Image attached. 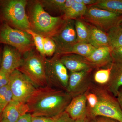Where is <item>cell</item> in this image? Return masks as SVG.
<instances>
[{"instance_id": "4", "label": "cell", "mask_w": 122, "mask_h": 122, "mask_svg": "<svg viewBox=\"0 0 122 122\" xmlns=\"http://www.w3.org/2000/svg\"><path fill=\"white\" fill-rule=\"evenodd\" d=\"M26 0H1L0 3V20L14 28L26 32L30 30L26 9Z\"/></svg>"}, {"instance_id": "31", "label": "cell", "mask_w": 122, "mask_h": 122, "mask_svg": "<svg viewBox=\"0 0 122 122\" xmlns=\"http://www.w3.org/2000/svg\"><path fill=\"white\" fill-rule=\"evenodd\" d=\"M10 74L0 69V89L9 83Z\"/></svg>"}, {"instance_id": "33", "label": "cell", "mask_w": 122, "mask_h": 122, "mask_svg": "<svg viewBox=\"0 0 122 122\" xmlns=\"http://www.w3.org/2000/svg\"><path fill=\"white\" fill-rule=\"evenodd\" d=\"M73 120L65 111L58 116L54 122H73Z\"/></svg>"}, {"instance_id": "5", "label": "cell", "mask_w": 122, "mask_h": 122, "mask_svg": "<svg viewBox=\"0 0 122 122\" xmlns=\"http://www.w3.org/2000/svg\"><path fill=\"white\" fill-rule=\"evenodd\" d=\"M24 55L22 64L17 70L25 75L36 88L48 86L46 75V57L34 49Z\"/></svg>"}, {"instance_id": "24", "label": "cell", "mask_w": 122, "mask_h": 122, "mask_svg": "<svg viewBox=\"0 0 122 122\" xmlns=\"http://www.w3.org/2000/svg\"><path fill=\"white\" fill-rule=\"evenodd\" d=\"M96 48L90 43L78 42L74 46L70 54L78 55L86 58Z\"/></svg>"}, {"instance_id": "2", "label": "cell", "mask_w": 122, "mask_h": 122, "mask_svg": "<svg viewBox=\"0 0 122 122\" xmlns=\"http://www.w3.org/2000/svg\"><path fill=\"white\" fill-rule=\"evenodd\" d=\"M27 7L30 30L44 36L51 37L65 20L61 16H53L48 13L39 0L28 1Z\"/></svg>"}, {"instance_id": "11", "label": "cell", "mask_w": 122, "mask_h": 122, "mask_svg": "<svg viewBox=\"0 0 122 122\" xmlns=\"http://www.w3.org/2000/svg\"><path fill=\"white\" fill-rule=\"evenodd\" d=\"M91 72L84 71L70 73L66 92L72 98L85 94L89 89L92 83Z\"/></svg>"}, {"instance_id": "10", "label": "cell", "mask_w": 122, "mask_h": 122, "mask_svg": "<svg viewBox=\"0 0 122 122\" xmlns=\"http://www.w3.org/2000/svg\"><path fill=\"white\" fill-rule=\"evenodd\" d=\"M9 85L13 100L24 103H26L36 89L31 81L17 69L10 74Z\"/></svg>"}, {"instance_id": "1", "label": "cell", "mask_w": 122, "mask_h": 122, "mask_svg": "<svg viewBox=\"0 0 122 122\" xmlns=\"http://www.w3.org/2000/svg\"><path fill=\"white\" fill-rule=\"evenodd\" d=\"M72 98L66 92L47 86L36 88L26 103L32 115L54 117L65 111Z\"/></svg>"}, {"instance_id": "20", "label": "cell", "mask_w": 122, "mask_h": 122, "mask_svg": "<svg viewBox=\"0 0 122 122\" xmlns=\"http://www.w3.org/2000/svg\"><path fill=\"white\" fill-rule=\"evenodd\" d=\"M87 9L86 5L75 1L72 6L64 13L61 16L65 20H76L83 18Z\"/></svg>"}, {"instance_id": "41", "label": "cell", "mask_w": 122, "mask_h": 122, "mask_svg": "<svg viewBox=\"0 0 122 122\" xmlns=\"http://www.w3.org/2000/svg\"><path fill=\"white\" fill-rule=\"evenodd\" d=\"M0 122H9V121H7V120H5V119H4L2 118L1 119V121Z\"/></svg>"}, {"instance_id": "15", "label": "cell", "mask_w": 122, "mask_h": 122, "mask_svg": "<svg viewBox=\"0 0 122 122\" xmlns=\"http://www.w3.org/2000/svg\"><path fill=\"white\" fill-rule=\"evenodd\" d=\"M26 103L12 100L2 111V118L10 122H16L22 116L28 113Z\"/></svg>"}, {"instance_id": "26", "label": "cell", "mask_w": 122, "mask_h": 122, "mask_svg": "<svg viewBox=\"0 0 122 122\" xmlns=\"http://www.w3.org/2000/svg\"><path fill=\"white\" fill-rule=\"evenodd\" d=\"M12 99L9 84L0 89V109L3 110Z\"/></svg>"}, {"instance_id": "9", "label": "cell", "mask_w": 122, "mask_h": 122, "mask_svg": "<svg viewBox=\"0 0 122 122\" xmlns=\"http://www.w3.org/2000/svg\"><path fill=\"white\" fill-rule=\"evenodd\" d=\"M83 19L87 23L107 33L110 29L122 22V15L93 6H88Z\"/></svg>"}, {"instance_id": "29", "label": "cell", "mask_w": 122, "mask_h": 122, "mask_svg": "<svg viewBox=\"0 0 122 122\" xmlns=\"http://www.w3.org/2000/svg\"><path fill=\"white\" fill-rule=\"evenodd\" d=\"M85 94L87 101V110L93 109L96 106L98 102L97 96L89 90Z\"/></svg>"}, {"instance_id": "13", "label": "cell", "mask_w": 122, "mask_h": 122, "mask_svg": "<svg viewBox=\"0 0 122 122\" xmlns=\"http://www.w3.org/2000/svg\"><path fill=\"white\" fill-rule=\"evenodd\" d=\"M62 63L71 73L87 71L91 72L94 66L86 58L78 55L69 54L60 56Z\"/></svg>"}, {"instance_id": "27", "label": "cell", "mask_w": 122, "mask_h": 122, "mask_svg": "<svg viewBox=\"0 0 122 122\" xmlns=\"http://www.w3.org/2000/svg\"><path fill=\"white\" fill-rule=\"evenodd\" d=\"M31 35L35 47L38 53L42 56L46 57L44 50V37L42 35L35 32L31 30L26 31Z\"/></svg>"}, {"instance_id": "17", "label": "cell", "mask_w": 122, "mask_h": 122, "mask_svg": "<svg viewBox=\"0 0 122 122\" xmlns=\"http://www.w3.org/2000/svg\"><path fill=\"white\" fill-rule=\"evenodd\" d=\"M110 66L111 69L110 78L105 88L116 97L122 87V64L112 62Z\"/></svg>"}, {"instance_id": "35", "label": "cell", "mask_w": 122, "mask_h": 122, "mask_svg": "<svg viewBox=\"0 0 122 122\" xmlns=\"http://www.w3.org/2000/svg\"><path fill=\"white\" fill-rule=\"evenodd\" d=\"M90 122H118L116 120L103 117H98Z\"/></svg>"}, {"instance_id": "37", "label": "cell", "mask_w": 122, "mask_h": 122, "mask_svg": "<svg viewBox=\"0 0 122 122\" xmlns=\"http://www.w3.org/2000/svg\"><path fill=\"white\" fill-rule=\"evenodd\" d=\"M116 97L122 111V87L119 90Z\"/></svg>"}, {"instance_id": "42", "label": "cell", "mask_w": 122, "mask_h": 122, "mask_svg": "<svg viewBox=\"0 0 122 122\" xmlns=\"http://www.w3.org/2000/svg\"><path fill=\"white\" fill-rule=\"evenodd\" d=\"M1 0H0V3L1 2Z\"/></svg>"}, {"instance_id": "38", "label": "cell", "mask_w": 122, "mask_h": 122, "mask_svg": "<svg viewBox=\"0 0 122 122\" xmlns=\"http://www.w3.org/2000/svg\"><path fill=\"white\" fill-rule=\"evenodd\" d=\"M73 122H90V121L87 119V118H86L74 120Z\"/></svg>"}, {"instance_id": "21", "label": "cell", "mask_w": 122, "mask_h": 122, "mask_svg": "<svg viewBox=\"0 0 122 122\" xmlns=\"http://www.w3.org/2000/svg\"><path fill=\"white\" fill-rule=\"evenodd\" d=\"M91 6L122 15V0H99L98 3Z\"/></svg>"}, {"instance_id": "30", "label": "cell", "mask_w": 122, "mask_h": 122, "mask_svg": "<svg viewBox=\"0 0 122 122\" xmlns=\"http://www.w3.org/2000/svg\"><path fill=\"white\" fill-rule=\"evenodd\" d=\"M111 55L112 63L122 64V46L112 49Z\"/></svg>"}, {"instance_id": "23", "label": "cell", "mask_w": 122, "mask_h": 122, "mask_svg": "<svg viewBox=\"0 0 122 122\" xmlns=\"http://www.w3.org/2000/svg\"><path fill=\"white\" fill-rule=\"evenodd\" d=\"M46 12L63 14V6L66 0H39Z\"/></svg>"}, {"instance_id": "12", "label": "cell", "mask_w": 122, "mask_h": 122, "mask_svg": "<svg viewBox=\"0 0 122 122\" xmlns=\"http://www.w3.org/2000/svg\"><path fill=\"white\" fill-rule=\"evenodd\" d=\"M22 54L11 46L5 45L2 51L0 69L11 74L20 66L23 61Z\"/></svg>"}, {"instance_id": "36", "label": "cell", "mask_w": 122, "mask_h": 122, "mask_svg": "<svg viewBox=\"0 0 122 122\" xmlns=\"http://www.w3.org/2000/svg\"><path fill=\"white\" fill-rule=\"evenodd\" d=\"M74 2V0H66L63 6V14L68 9L72 6Z\"/></svg>"}, {"instance_id": "14", "label": "cell", "mask_w": 122, "mask_h": 122, "mask_svg": "<svg viewBox=\"0 0 122 122\" xmlns=\"http://www.w3.org/2000/svg\"><path fill=\"white\" fill-rule=\"evenodd\" d=\"M65 111L73 120L87 118V101L86 94L73 98Z\"/></svg>"}, {"instance_id": "18", "label": "cell", "mask_w": 122, "mask_h": 122, "mask_svg": "<svg viewBox=\"0 0 122 122\" xmlns=\"http://www.w3.org/2000/svg\"><path fill=\"white\" fill-rule=\"evenodd\" d=\"M89 43L96 48L110 46L107 33L92 25Z\"/></svg>"}, {"instance_id": "6", "label": "cell", "mask_w": 122, "mask_h": 122, "mask_svg": "<svg viewBox=\"0 0 122 122\" xmlns=\"http://www.w3.org/2000/svg\"><path fill=\"white\" fill-rule=\"evenodd\" d=\"M0 44L11 46L23 55L35 47L30 34L25 31L14 28L4 22L0 25Z\"/></svg>"}, {"instance_id": "40", "label": "cell", "mask_w": 122, "mask_h": 122, "mask_svg": "<svg viewBox=\"0 0 122 122\" xmlns=\"http://www.w3.org/2000/svg\"><path fill=\"white\" fill-rule=\"evenodd\" d=\"M2 111L3 110H2L0 109V122L1 121V119H2Z\"/></svg>"}, {"instance_id": "34", "label": "cell", "mask_w": 122, "mask_h": 122, "mask_svg": "<svg viewBox=\"0 0 122 122\" xmlns=\"http://www.w3.org/2000/svg\"><path fill=\"white\" fill-rule=\"evenodd\" d=\"M32 115L30 113H27L20 117L16 122H32Z\"/></svg>"}, {"instance_id": "22", "label": "cell", "mask_w": 122, "mask_h": 122, "mask_svg": "<svg viewBox=\"0 0 122 122\" xmlns=\"http://www.w3.org/2000/svg\"><path fill=\"white\" fill-rule=\"evenodd\" d=\"M107 33L112 49L122 46V22L110 29Z\"/></svg>"}, {"instance_id": "39", "label": "cell", "mask_w": 122, "mask_h": 122, "mask_svg": "<svg viewBox=\"0 0 122 122\" xmlns=\"http://www.w3.org/2000/svg\"><path fill=\"white\" fill-rule=\"evenodd\" d=\"M2 51L1 49L0 48V69L1 67V61H2Z\"/></svg>"}, {"instance_id": "32", "label": "cell", "mask_w": 122, "mask_h": 122, "mask_svg": "<svg viewBox=\"0 0 122 122\" xmlns=\"http://www.w3.org/2000/svg\"><path fill=\"white\" fill-rule=\"evenodd\" d=\"M58 116L54 117H37L32 115V122H54Z\"/></svg>"}, {"instance_id": "25", "label": "cell", "mask_w": 122, "mask_h": 122, "mask_svg": "<svg viewBox=\"0 0 122 122\" xmlns=\"http://www.w3.org/2000/svg\"><path fill=\"white\" fill-rule=\"evenodd\" d=\"M110 65L106 69L99 70L95 73L94 79L96 83L100 85L106 86L109 82L111 74Z\"/></svg>"}, {"instance_id": "3", "label": "cell", "mask_w": 122, "mask_h": 122, "mask_svg": "<svg viewBox=\"0 0 122 122\" xmlns=\"http://www.w3.org/2000/svg\"><path fill=\"white\" fill-rule=\"evenodd\" d=\"M98 97V102L93 109L87 110V117L90 122L98 117H103L122 122V111L116 97L105 87L92 83L89 89Z\"/></svg>"}, {"instance_id": "7", "label": "cell", "mask_w": 122, "mask_h": 122, "mask_svg": "<svg viewBox=\"0 0 122 122\" xmlns=\"http://www.w3.org/2000/svg\"><path fill=\"white\" fill-rule=\"evenodd\" d=\"M75 20H65L56 32L51 37L56 46L55 54L61 56L69 54L78 42L75 28Z\"/></svg>"}, {"instance_id": "19", "label": "cell", "mask_w": 122, "mask_h": 122, "mask_svg": "<svg viewBox=\"0 0 122 122\" xmlns=\"http://www.w3.org/2000/svg\"><path fill=\"white\" fill-rule=\"evenodd\" d=\"M75 25L78 42L89 43L91 25L83 18L75 20Z\"/></svg>"}, {"instance_id": "28", "label": "cell", "mask_w": 122, "mask_h": 122, "mask_svg": "<svg viewBox=\"0 0 122 122\" xmlns=\"http://www.w3.org/2000/svg\"><path fill=\"white\" fill-rule=\"evenodd\" d=\"M44 50L45 56H52L56 52V46L51 38L44 37Z\"/></svg>"}, {"instance_id": "16", "label": "cell", "mask_w": 122, "mask_h": 122, "mask_svg": "<svg viewBox=\"0 0 122 122\" xmlns=\"http://www.w3.org/2000/svg\"><path fill=\"white\" fill-rule=\"evenodd\" d=\"M112 50L109 46L96 48L86 58L95 68L110 65L112 62Z\"/></svg>"}, {"instance_id": "8", "label": "cell", "mask_w": 122, "mask_h": 122, "mask_svg": "<svg viewBox=\"0 0 122 122\" xmlns=\"http://www.w3.org/2000/svg\"><path fill=\"white\" fill-rule=\"evenodd\" d=\"M45 61L48 86L66 92L69 75L68 70L60 60V56L54 54L51 59L46 58Z\"/></svg>"}]
</instances>
